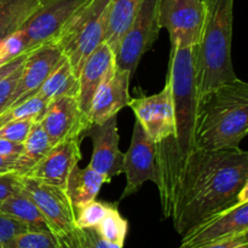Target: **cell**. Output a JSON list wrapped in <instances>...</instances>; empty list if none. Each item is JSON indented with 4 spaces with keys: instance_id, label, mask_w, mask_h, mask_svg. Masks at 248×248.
Wrapping results in <instances>:
<instances>
[{
    "instance_id": "18",
    "label": "cell",
    "mask_w": 248,
    "mask_h": 248,
    "mask_svg": "<svg viewBox=\"0 0 248 248\" xmlns=\"http://www.w3.org/2000/svg\"><path fill=\"white\" fill-rule=\"evenodd\" d=\"M114 65H115V56L113 50L106 43L102 44L94 52H92L82 64L78 74L79 90H78L77 98L80 108L86 115H89L92 99L97 90Z\"/></svg>"
},
{
    "instance_id": "5",
    "label": "cell",
    "mask_w": 248,
    "mask_h": 248,
    "mask_svg": "<svg viewBox=\"0 0 248 248\" xmlns=\"http://www.w3.org/2000/svg\"><path fill=\"white\" fill-rule=\"evenodd\" d=\"M109 5L110 0H85L52 40L77 77L90 55L106 43Z\"/></svg>"
},
{
    "instance_id": "32",
    "label": "cell",
    "mask_w": 248,
    "mask_h": 248,
    "mask_svg": "<svg viewBox=\"0 0 248 248\" xmlns=\"http://www.w3.org/2000/svg\"><path fill=\"white\" fill-rule=\"evenodd\" d=\"M29 230L27 225L18 222L15 218L0 212V245L5 246L7 242L11 241L16 235Z\"/></svg>"
},
{
    "instance_id": "12",
    "label": "cell",
    "mask_w": 248,
    "mask_h": 248,
    "mask_svg": "<svg viewBox=\"0 0 248 248\" xmlns=\"http://www.w3.org/2000/svg\"><path fill=\"white\" fill-rule=\"evenodd\" d=\"M248 232V201L235 203L232 207L208 218L182 236L179 248H193Z\"/></svg>"
},
{
    "instance_id": "42",
    "label": "cell",
    "mask_w": 248,
    "mask_h": 248,
    "mask_svg": "<svg viewBox=\"0 0 248 248\" xmlns=\"http://www.w3.org/2000/svg\"><path fill=\"white\" fill-rule=\"evenodd\" d=\"M0 248H5L4 246H1V245H0Z\"/></svg>"
},
{
    "instance_id": "34",
    "label": "cell",
    "mask_w": 248,
    "mask_h": 248,
    "mask_svg": "<svg viewBox=\"0 0 248 248\" xmlns=\"http://www.w3.org/2000/svg\"><path fill=\"white\" fill-rule=\"evenodd\" d=\"M56 236L58 239V248H90L85 240L84 232L78 227L67 234Z\"/></svg>"
},
{
    "instance_id": "21",
    "label": "cell",
    "mask_w": 248,
    "mask_h": 248,
    "mask_svg": "<svg viewBox=\"0 0 248 248\" xmlns=\"http://www.w3.org/2000/svg\"><path fill=\"white\" fill-rule=\"evenodd\" d=\"M142 2L143 0H110L104 41L114 53L124 34L135 19Z\"/></svg>"
},
{
    "instance_id": "41",
    "label": "cell",
    "mask_w": 248,
    "mask_h": 248,
    "mask_svg": "<svg viewBox=\"0 0 248 248\" xmlns=\"http://www.w3.org/2000/svg\"><path fill=\"white\" fill-rule=\"evenodd\" d=\"M242 236H244V239L246 240V241L248 242V232H246V234H244V235H242Z\"/></svg>"
},
{
    "instance_id": "36",
    "label": "cell",
    "mask_w": 248,
    "mask_h": 248,
    "mask_svg": "<svg viewBox=\"0 0 248 248\" xmlns=\"http://www.w3.org/2000/svg\"><path fill=\"white\" fill-rule=\"evenodd\" d=\"M193 248H248V242L242 235H240V236L230 237V239L220 240V241L211 242V244H205Z\"/></svg>"
},
{
    "instance_id": "16",
    "label": "cell",
    "mask_w": 248,
    "mask_h": 248,
    "mask_svg": "<svg viewBox=\"0 0 248 248\" xmlns=\"http://www.w3.org/2000/svg\"><path fill=\"white\" fill-rule=\"evenodd\" d=\"M132 77L128 70L118 69L115 65L109 70L92 99L87 115L91 125L104 123L118 115L123 108L128 107L131 101L130 81Z\"/></svg>"
},
{
    "instance_id": "25",
    "label": "cell",
    "mask_w": 248,
    "mask_h": 248,
    "mask_svg": "<svg viewBox=\"0 0 248 248\" xmlns=\"http://www.w3.org/2000/svg\"><path fill=\"white\" fill-rule=\"evenodd\" d=\"M94 229L102 239L124 248L128 232V223L119 212L118 203H113L108 215Z\"/></svg>"
},
{
    "instance_id": "28",
    "label": "cell",
    "mask_w": 248,
    "mask_h": 248,
    "mask_svg": "<svg viewBox=\"0 0 248 248\" xmlns=\"http://www.w3.org/2000/svg\"><path fill=\"white\" fill-rule=\"evenodd\" d=\"M111 206H113V203L101 202V201L96 200L87 203V205H85L84 207L75 212V215H77V227L80 228V229L96 228L101 223V220L108 215Z\"/></svg>"
},
{
    "instance_id": "37",
    "label": "cell",
    "mask_w": 248,
    "mask_h": 248,
    "mask_svg": "<svg viewBox=\"0 0 248 248\" xmlns=\"http://www.w3.org/2000/svg\"><path fill=\"white\" fill-rule=\"evenodd\" d=\"M23 150L22 143H15L11 140L0 138V155L1 156H12L18 157Z\"/></svg>"
},
{
    "instance_id": "30",
    "label": "cell",
    "mask_w": 248,
    "mask_h": 248,
    "mask_svg": "<svg viewBox=\"0 0 248 248\" xmlns=\"http://www.w3.org/2000/svg\"><path fill=\"white\" fill-rule=\"evenodd\" d=\"M34 123H35L34 119H19V120L10 121L5 125L0 126V138L23 144Z\"/></svg>"
},
{
    "instance_id": "15",
    "label": "cell",
    "mask_w": 248,
    "mask_h": 248,
    "mask_svg": "<svg viewBox=\"0 0 248 248\" xmlns=\"http://www.w3.org/2000/svg\"><path fill=\"white\" fill-rule=\"evenodd\" d=\"M62 57V51L55 41H48L29 51L28 57L22 67L18 84L11 97L10 107L33 97Z\"/></svg>"
},
{
    "instance_id": "24",
    "label": "cell",
    "mask_w": 248,
    "mask_h": 248,
    "mask_svg": "<svg viewBox=\"0 0 248 248\" xmlns=\"http://www.w3.org/2000/svg\"><path fill=\"white\" fill-rule=\"evenodd\" d=\"M0 212L23 223L29 230H50L38 206L23 190L5 200L0 205Z\"/></svg>"
},
{
    "instance_id": "7",
    "label": "cell",
    "mask_w": 248,
    "mask_h": 248,
    "mask_svg": "<svg viewBox=\"0 0 248 248\" xmlns=\"http://www.w3.org/2000/svg\"><path fill=\"white\" fill-rule=\"evenodd\" d=\"M205 18L203 0H159V24L169 31L171 48L200 45Z\"/></svg>"
},
{
    "instance_id": "14",
    "label": "cell",
    "mask_w": 248,
    "mask_h": 248,
    "mask_svg": "<svg viewBox=\"0 0 248 248\" xmlns=\"http://www.w3.org/2000/svg\"><path fill=\"white\" fill-rule=\"evenodd\" d=\"M84 137L92 140V156L89 166L103 176L111 178L124 172V154L119 149L120 136L116 115L102 124H93Z\"/></svg>"
},
{
    "instance_id": "19",
    "label": "cell",
    "mask_w": 248,
    "mask_h": 248,
    "mask_svg": "<svg viewBox=\"0 0 248 248\" xmlns=\"http://www.w3.org/2000/svg\"><path fill=\"white\" fill-rule=\"evenodd\" d=\"M110 179L90 166L80 169L75 166L68 177L65 193L74 207L75 212L87 203L96 200L103 184L109 183Z\"/></svg>"
},
{
    "instance_id": "27",
    "label": "cell",
    "mask_w": 248,
    "mask_h": 248,
    "mask_svg": "<svg viewBox=\"0 0 248 248\" xmlns=\"http://www.w3.org/2000/svg\"><path fill=\"white\" fill-rule=\"evenodd\" d=\"M5 248H58V239L50 230H26L16 235Z\"/></svg>"
},
{
    "instance_id": "13",
    "label": "cell",
    "mask_w": 248,
    "mask_h": 248,
    "mask_svg": "<svg viewBox=\"0 0 248 248\" xmlns=\"http://www.w3.org/2000/svg\"><path fill=\"white\" fill-rule=\"evenodd\" d=\"M85 0H41L40 6L23 27L28 50L52 41Z\"/></svg>"
},
{
    "instance_id": "20",
    "label": "cell",
    "mask_w": 248,
    "mask_h": 248,
    "mask_svg": "<svg viewBox=\"0 0 248 248\" xmlns=\"http://www.w3.org/2000/svg\"><path fill=\"white\" fill-rule=\"evenodd\" d=\"M78 90V77L75 75L69 61L65 56H63L35 94L48 104L63 96L77 97Z\"/></svg>"
},
{
    "instance_id": "22",
    "label": "cell",
    "mask_w": 248,
    "mask_h": 248,
    "mask_svg": "<svg viewBox=\"0 0 248 248\" xmlns=\"http://www.w3.org/2000/svg\"><path fill=\"white\" fill-rule=\"evenodd\" d=\"M53 145L40 124L35 121L23 143V150L15 161L12 173L22 177L28 174L34 166L47 154Z\"/></svg>"
},
{
    "instance_id": "1",
    "label": "cell",
    "mask_w": 248,
    "mask_h": 248,
    "mask_svg": "<svg viewBox=\"0 0 248 248\" xmlns=\"http://www.w3.org/2000/svg\"><path fill=\"white\" fill-rule=\"evenodd\" d=\"M248 179V152L240 148L194 149L169 186L160 191L165 218L181 236L235 205Z\"/></svg>"
},
{
    "instance_id": "4",
    "label": "cell",
    "mask_w": 248,
    "mask_h": 248,
    "mask_svg": "<svg viewBox=\"0 0 248 248\" xmlns=\"http://www.w3.org/2000/svg\"><path fill=\"white\" fill-rule=\"evenodd\" d=\"M235 0H203L206 18L196 53L200 96L223 82L236 79L232 60Z\"/></svg>"
},
{
    "instance_id": "3",
    "label": "cell",
    "mask_w": 248,
    "mask_h": 248,
    "mask_svg": "<svg viewBox=\"0 0 248 248\" xmlns=\"http://www.w3.org/2000/svg\"><path fill=\"white\" fill-rule=\"evenodd\" d=\"M248 136V82L239 78L223 82L199 98L195 148H240Z\"/></svg>"
},
{
    "instance_id": "8",
    "label": "cell",
    "mask_w": 248,
    "mask_h": 248,
    "mask_svg": "<svg viewBox=\"0 0 248 248\" xmlns=\"http://www.w3.org/2000/svg\"><path fill=\"white\" fill-rule=\"evenodd\" d=\"M123 165L126 186L121 194V199L136 194L147 182H153L156 186H159L156 144L150 140L138 120H136L133 126L132 140L127 152L124 154Z\"/></svg>"
},
{
    "instance_id": "31",
    "label": "cell",
    "mask_w": 248,
    "mask_h": 248,
    "mask_svg": "<svg viewBox=\"0 0 248 248\" xmlns=\"http://www.w3.org/2000/svg\"><path fill=\"white\" fill-rule=\"evenodd\" d=\"M22 67H23V64L17 68L16 70H14L11 74L0 80V114L4 113L10 107L11 97L22 74Z\"/></svg>"
},
{
    "instance_id": "40",
    "label": "cell",
    "mask_w": 248,
    "mask_h": 248,
    "mask_svg": "<svg viewBox=\"0 0 248 248\" xmlns=\"http://www.w3.org/2000/svg\"><path fill=\"white\" fill-rule=\"evenodd\" d=\"M246 201H248V179L246 181V183L244 184V186H242L241 190H240L239 195H237L236 203L246 202Z\"/></svg>"
},
{
    "instance_id": "29",
    "label": "cell",
    "mask_w": 248,
    "mask_h": 248,
    "mask_svg": "<svg viewBox=\"0 0 248 248\" xmlns=\"http://www.w3.org/2000/svg\"><path fill=\"white\" fill-rule=\"evenodd\" d=\"M28 51H31L28 50V39L23 29H21L0 43V64L9 62Z\"/></svg>"
},
{
    "instance_id": "26",
    "label": "cell",
    "mask_w": 248,
    "mask_h": 248,
    "mask_svg": "<svg viewBox=\"0 0 248 248\" xmlns=\"http://www.w3.org/2000/svg\"><path fill=\"white\" fill-rule=\"evenodd\" d=\"M46 107L47 103L39 96L34 94L33 97H29L26 101L10 107L4 113L0 114V126L19 119H34L35 121H39Z\"/></svg>"
},
{
    "instance_id": "10",
    "label": "cell",
    "mask_w": 248,
    "mask_h": 248,
    "mask_svg": "<svg viewBox=\"0 0 248 248\" xmlns=\"http://www.w3.org/2000/svg\"><path fill=\"white\" fill-rule=\"evenodd\" d=\"M128 107L136 115V120L140 121L147 135L155 144L174 137V106L171 85L167 79L161 91L152 96L131 98Z\"/></svg>"
},
{
    "instance_id": "35",
    "label": "cell",
    "mask_w": 248,
    "mask_h": 248,
    "mask_svg": "<svg viewBox=\"0 0 248 248\" xmlns=\"http://www.w3.org/2000/svg\"><path fill=\"white\" fill-rule=\"evenodd\" d=\"M81 230L82 232H84L85 240H86L87 245H89L90 248H123L118 246V245L110 244V242L102 239L94 228H86V229H81Z\"/></svg>"
},
{
    "instance_id": "39",
    "label": "cell",
    "mask_w": 248,
    "mask_h": 248,
    "mask_svg": "<svg viewBox=\"0 0 248 248\" xmlns=\"http://www.w3.org/2000/svg\"><path fill=\"white\" fill-rule=\"evenodd\" d=\"M17 157L12 156H1L0 155V174L4 173H10L12 172L14 169L15 161H16Z\"/></svg>"
},
{
    "instance_id": "9",
    "label": "cell",
    "mask_w": 248,
    "mask_h": 248,
    "mask_svg": "<svg viewBox=\"0 0 248 248\" xmlns=\"http://www.w3.org/2000/svg\"><path fill=\"white\" fill-rule=\"evenodd\" d=\"M22 190L34 201L55 235L67 234L77 228V215L64 189L22 176Z\"/></svg>"
},
{
    "instance_id": "2",
    "label": "cell",
    "mask_w": 248,
    "mask_h": 248,
    "mask_svg": "<svg viewBox=\"0 0 248 248\" xmlns=\"http://www.w3.org/2000/svg\"><path fill=\"white\" fill-rule=\"evenodd\" d=\"M198 46L188 48H171L169 74L174 106L176 133L174 137L156 144L159 166V193L174 178L186 157L195 148L196 118L199 93L196 74Z\"/></svg>"
},
{
    "instance_id": "11",
    "label": "cell",
    "mask_w": 248,
    "mask_h": 248,
    "mask_svg": "<svg viewBox=\"0 0 248 248\" xmlns=\"http://www.w3.org/2000/svg\"><path fill=\"white\" fill-rule=\"evenodd\" d=\"M38 123L52 145L72 138H84L91 126L89 116L81 110L75 96H63L50 102Z\"/></svg>"
},
{
    "instance_id": "17",
    "label": "cell",
    "mask_w": 248,
    "mask_h": 248,
    "mask_svg": "<svg viewBox=\"0 0 248 248\" xmlns=\"http://www.w3.org/2000/svg\"><path fill=\"white\" fill-rule=\"evenodd\" d=\"M82 138H72L53 145L50 152L26 176L64 189L72 170L81 160Z\"/></svg>"
},
{
    "instance_id": "33",
    "label": "cell",
    "mask_w": 248,
    "mask_h": 248,
    "mask_svg": "<svg viewBox=\"0 0 248 248\" xmlns=\"http://www.w3.org/2000/svg\"><path fill=\"white\" fill-rule=\"evenodd\" d=\"M19 191H22L19 176L12 172L0 174V205L9 198L18 194Z\"/></svg>"
},
{
    "instance_id": "23",
    "label": "cell",
    "mask_w": 248,
    "mask_h": 248,
    "mask_svg": "<svg viewBox=\"0 0 248 248\" xmlns=\"http://www.w3.org/2000/svg\"><path fill=\"white\" fill-rule=\"evenodd\" d=\"M40 4L41 0H0V43L21 31Z\"/></svg>"
},
{
    "instance_id": "6",
    "label": "cell",
    "mask_w": 248,
    "mask_h": 248,
    "mask_svg": "<svg viewBox=\"0 0 248 248\" xmlns=\"http://www.w3.org/2000/svg\"><path fill=\"white\" fill-rule=\"evenodd\" d=\"M159 0H143L135 19L119 43L115 68L135 74L143 56L159 38Z\"/></svg>"
},
{
    "instance_id": "38",
    "label": "cell",
    "mask_w": 248,
    "mask_h": 248,
    "mask_svg": "<svg viewBox=\"0 0 248 248\" xmlns=\"http://www.w3.org/2000/svg\"><path fill=\"white\" fill-rule=\"evenodd\" d=\"M28 53H29V51L26 53H22L21 56H18V57L9 61V62L0 64V80L4 79L5 77H7L9 74H11V73L14 72V70H16L17 68L21 67V65L24 63V61H26V58L28 57Z\"/></svg>"
}]
</instances>
